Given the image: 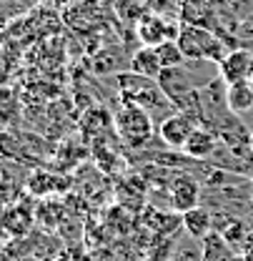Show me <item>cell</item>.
I'll list each match as a JSON object with an SVG mask.
<instances>
[{"mask_svg":"<svg viewBox=\"0 0 253 261\" xmlns=\"http://www.w3.org/2000/svg\"><path fill=\"white\" fill-rule=\"evenodd\" d=\"M178 45L186 56V61H211V63H221L226 53L231 50L223 38H218L213 31L203 28V25H190V23H181V33H178Z\"/></svg>","mask_w":253,"mask_h":261,"instance_id":"obj_1","label":"cell"},{"mask_svg":"<svg viewBox=\"0 0 253 261\" xmlns=\"http://www.w3.org/2000/svg\"><path fill=\"white\" fill-rule=\"evenodd\" d=\"M123 103L118 106L116 111V126L121 138L130 143V146H140L146 141H151V133H153V118L135 103H130L126 98H121Z\"/></svg>","mask_w":253,"mask_h":261,"instance_id":"obj_2","label":"cell"},{"mask_svg":"<svg viewBox=\"0 0 253 261\" xmlns=\"http://www.w3.org/2000/svg\"><path fill=\"white\" fill-rule=\"evenodd\" d=\"M168 191H171V201H173V211L186 214L190 208L203 203V186L198 181V176L178 171L173 176V181H168Z\"/></svg>","mask_w":253,"mask_h":261,"instance_id":"obj_3","label":"cell"},{"mask_svg":"<svg viewBox=\"0 0 253 261\" xmlns=\"http://www.w3.org/2000/svg\"><path fill=\"white\" fill-rule=\"evenodd\" d=\"M156 81H158L160 91L176 103V108H178L193 91H198V86H195V81H193V75H190V70L186 63L176 65V68H163V73H160Z\"/></svg>","mask_w":253,"mask_h":261,"instance_id":"obj_4","label":"cell"},{"mask_svg":"<svg viewBox=\"0 0 253 261\" xmlns=\"http://www.w3.org/2000/svg\"><path fill=\"white\" fill-rule=\"evenodd\" d=\"M195 128H198V123H195L190 116L181 113V111H176V113L168 116L163 123H158V136L168 148L183 151L186 141L190 138V133H193Z\"/></svg>","mask_w":253,"mask_h":261,"instance_id":"obj_5","label":"cell"},{"mask_svg":"<svg viewBox=\"0 0 253 261\" xmlns=\"http://www.w3.org/2000/svg\"><path fill=\"white\" fill-rule=\"evenodd\" d=\"M135 33H138V40H140L143 45L158 48L160 43H165V40H176L178 33H181V25H171V28H168V20H165V18L143 13V18L138 20Z\"/></svg>","mask_w":253,"mask_h":261,"instance_id":"obj_6","label":"cell"},{"mask_svg":"<svg viewBox=\"0 0 253 261\" xmlns=\"http://www.w3.org/2000/svg\"><path fill=\"white\" fill-rule=\"evenodd\" d=\"M251 68H253L251 50H246V48H233V50L226 53V58L218 63V73H221V78L228 86H233V83L248 81Z\"/></svg>","mask_w":253,"mask_h":261,"instance_id":"obj_7","label":"cell"},{"mask_svg":"<svg viewBox=\"0 0 253 261\" xmlns=\"http://www.w3.org/2000/svg\"><path fill=\"white\" fill-rule=\"evenodd\" d=\"M218 136H216V130L206 128V126H198V128L190 133V138L186 141V146H183V153L190 156V159H195V161H203L208 163V159L213 156V151L218 148Z\"/></svg>","mask_w":253,"mask_h":261,"instance_id":"obj_8","label":"cell"},{"mask_svg":"<svg viewBox=\"0 0 253 261\" xmlns=\"http://www.w3.org/2000/svg\"><path fill=\"white\" fill-rule=\"evenodd\" d=\"M168 261H203V241L190 236L188 231H178L171 236Z\"/></svg>","mask_w":253,"mask_h":261,"instance_id":"obj_9","label":"cell"},{"mask_svg":"<svg viewBox=\"0 0 253 261\" xmlns=\"http://www.w3.org/2000/svg\"><path fill=\"white\" fill-rule=\"evenodd\" d=\"M130 70L138 73V75H146V78H158L163 73V63H160V56L156 48L151 45H140L138 50L130 53Z\"/></svg>","mask_w":253,"mask_h":261,"instance_id":"obj_10","label":"cell"},{"mask_svg":"<svg viewBox=\"0 0 253 261\" xmlns=\"http://www.w3.org/2000/svg\"><path fill=\"white\" fill-rule=\"evenodd\" d=\"M181 224L183 228L188 231L190 236H195V239H206V236H211L213 233V214H211V208L208 206H195V208H190L186 211L183 216H181Z\"/></svg>","mask_w":253,"mask_h":261,"instance_id":"obj_11","label":"cell"},{"mask_svg":"<svg viewBox=\"0 0 253 261\" xmlns=\"http://www.w3.org/2000/svg\"><path fill=\"white\" fill-rule=\"evenodd\" d=\"M226 98H228L231 113H236V116L248 113V111H253V83L251 81H241V83L228 86Z\"/></svg>","mask_w":253,"mask_h":261,"instance_id":"obj_12","label":"cell"},{"mask_svg":"<svg viewBox=\"0 0 253 261\" xmlns=\"http://www.w3.org/2000/svg\"><path fill=\"white\" fill-rule=\"evenodd\" d=\"M3 221H5V228H8V236L23 239L33 226V214L23 211V206H10L8 211H3Z\"/></svg>","mask_w":253,"mask_h":261,"instance_id":"obj_13","label":"cell"},{"mask_svg":"<svg viewBox=\"0 0 253 261\" xmlns=\"http://www.w3.org/2000/svg\"><path fill=\"white\" fill-rule=\"evenodd\" d=\"M143 5H146V13L165 18V20L181 18V0H143Z\"/></svg>","mask_w":253,"mask_h":261,"instance_id":"obj_14","label":"cell"},{"mask_svg":"<svg viewBox=\"0 0 253 261\" xmlns=\"http://www.w3.org/2000/svg\"><path fill=\"white\" fill-rule=\"evenodd\" d=\"M156 50H158L163 68H176V65L186 63V56H183V50H181L178 40H165V43H160Z\"/></svg>","mask_w":253,"mask_h":261,"instance_id":"obj_15","label":"cell"},{"mask_svg":"<svg viewBox=\"0 0 253 261\" xmlns=\"http://www.w3.org/2000/svg\"><path fill=\"white\" fill-rule=\"evenodd\" d=\"M228 3H231V8H233V13L241 23L253 15V0H228Z\"/></svg>","mask_w":253,"mask_h":261,"instance_id":"obj_16","label":"cell"},{"mask_svg":"<svg viewBox=\"0 0 253 261\" xmlns=\"http://www.w3.org/2000/svg\"><path fill=\"white\" fill-rule=\"evenodd\" d=\"M238 38H241V40H253V15L248 18V20H243V23H241Z\"/></svg>","mask_w":253,"mask_h":261,"instance_id":"obj_17","label":"cell"},{"mask_svg":"<svg viewBox=\"0 0 253 261\" xmlns=\"http://www.w3.org/2000/svg\"><path fill=\"white\" fill-rule=\"evenodd\" d=\"M95 261H118V256L110 254V251H98V254H95Z\"/></svg>","mask_w":253,"mask_h":261,"instance_id":"obj_18","label":"cell"},{"mask_svg":"<svg viewBox=\"0 0 253 261\" xmlns=\"http://www.w3.org/2000/svg\"><path fill=\"white\" fill-rule=\"evenodd\" d=\"M8 236V228H5V221H3V211H0V239Z\"/></svg>","mask_w":253,"mask_h":261,"instance_id":"obj_19","label":"cell"},{"mask_svg":"<svg viewBox=\"0 0 253 261\" xmlns=\"http://www.w3.org/2000/svg\"><path fill=\"white\" fill-rule=\"evenodd\" d=\"M248 81H251V83H253V68H251V75H248Z\"/></svg>","mask_w":253,"mask_h":261,"instance_id":"obj_20","label":"cell"},{"mask_svg":"<svg viewBox=\"0 0 253 261\" xmlns=\"http://www.w3.org/2000/svg\"><path fill=\"white\" fill-rule=\"evenodd\" d=\"M251 143H253V138H251Z\"/></svg>","mask_w":253,"mask_h":261,"instance_id":"obj_21","label":"cell"}]
</instances>
